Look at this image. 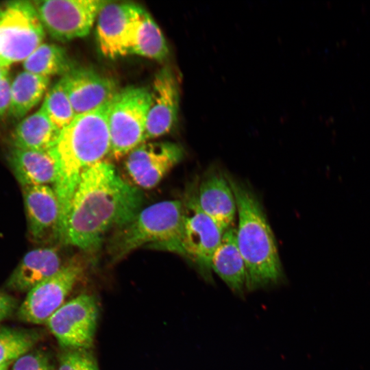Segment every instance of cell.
Returning a JSON list of instances; mask_svg holds the SVG:
<instances>
[{
  "mask_svg": "<svg viewBox=\"0 0 370 370\" xmlns=\"http://www.w3.org/2000/svg\"><path fill=\"white\" fill-rule=\"evenodd\" d=\"M143 194L106 160L82 176L69 208L62 243L93 253L108 233L130 221L141 210Z\"/></svg>",
  "mask_w": 370,
  "mask_h": 370,
  "instance_id": "obj_1",
  "label": "cell"
},
{
  "mask_svg": "<svg viewBox=\"0 0 370 370\" xmlns=\"http://www.w3.org/2000/svg\"><path fill=\"white\" fill-rule=\"evenodd\" d=\"M110 102L77 115L61 131L49 150L56 164V181L53 188L60 206L59 241L62 243L71 202L82 175L110 153Z\"/></svg>",
  "mask_w": 370,
  "mask_h": 370,
  "instance_id": "obj_2",
  "label": "cell"
},
{
  "mask_svg": "<svg viewBox=\"0 0 370 370\" xmlns=\"http://www.w3.org/2000/svg\"><path fill=\"white\" fill-rule=\"evenodd\" d=\"M226 176L236 203V242L246 267L247 291L275 285L282 280L283 271L264 209L249 186L232 176Z\"/></svg>",
  "mask_w": 370,
  "mask_h": 370,
  "instance_id": "obj_3",
  "label": "cell"
},
{
  "mask_svg": "<svg viewBox=\"0 0 370 370\" xmlns=\"http://www.w3.org/2000/svg\"><path fill=\"white\" fill-rule=\"evenodd\" d=\"M183 206L180 199L166 200L142 210L113 232L108 241L112 261H119L142 247L182 256Z\"/></svg>",
  "mask_w": 370,
  "mask_h": 370,
  "instance_id": "obj_4",
  "label": "cell"
},
{
  "mask_svg": "<svg viewBox=\"0 0 370 370\" xmlns=\"http://www.w3.org/2000/svg\"><path fill=\"white\" fill-rule=\"evenodd\" d=\"M150 98L148 88L130 86L119 90L111 100L108 113L110 153L114 158L127 156L145 143Z\"/></svg>",
  "mask_w": 370,
  "mask_h": 370,
  "instance_id": "obj_5",
  "label": "cell"
},
{
  "mask_svg": "<svg viewBox=\"0 0 370 370\" xmlns=\"http://www.w3.org/2000/svg\"><path fill=\"white\" fill-rule=\"evenodd\" d=\"M45 34L32 1H11L0 5V60L5 66L23 62L43 43Z\"/></svg>",
  "mask_w": 370,
  "mask_h": 370,
  "instance_id": "obj_6",
  "label": "cell"
},
{
  "mask_svg": "<svg viewBox=\"0 0 370 370\" xmlns=\"http://www.w3.org/2000/svg\"><path fill=\"white\" fill-rule=\"evenodd\" d=\"M182 201V256L195 266L206 281L212 282L211 260L224 231L199 206L196 182L187 186Z\"/></svg>",
  "mask_w": 370,
  "mask_h": 370,
  "instance_id": "obj_7",
  "label": "cell"
},
{
  "mask_svg": "<svg viewBox=\"0 0 370 370\" xmlns=\"http://www.w3.org/2000/svg\"><path fill=\"white\" fill-rule=\"evenodd\" d=\"M40 22L52 38L68 42L87 36L102 7V0L32 1Z\"/></svg>",
  "mask_w": 370,
  "mask_h": 370,
  "instance_id": "obj_8",
  "label": "cell"
},
{
  "mask_svg": "<svg viewBox=\"0 0 370 370\" xmlns=\"http://www.w3.org/2000/svg\"><path fill=\"white\" fill-rule=\"evenodd\" d=\"M98 318L99 307L95 297L82 293L66 301L45 324L64 349H90Z\"/></svg>",
  "mask_w": 370,
  "mask_h": 370,
  "instance_id": "obj_9",
  "label": "cell"
},
{
  "mask_svg": "<svg viewBox=\"0 0 370 370\" xmlns=\"http://www.w3.org/2000/svg\"><path fill=\"white\" fill-rule=\"evenodd\" d=\"M84 264L73 258L53 275L27 292L18 310V318L33 324H43L66 301V298L82 278Z\"/></svg>",
  "mask_w": 370,
  "mask_h": 370,
  "instance_id": "obj_10",
  "label": "cell"
},
{
  "mask_svg": "<svg viewBox=\"0 0 370 370\" xmlns=\"http://www.w3.org/2000/svg\"><path fill=\"white\" fill-rule=\"evenodd\" d=\"M183 148L171 142H145L132 150L125 160V169L138 188L156 187L183 158Z\"/></svg>",
  "mask_w": 370,
  "mask_h": 370,
  "instance_id": "obj_11",
  "label": "cell"
},
{
  "mask_svg": "<svg viewBox=\"0 0 370 370\" xmlns=\"http://www.w3.org/2000/svg\"><path fill=\"white\" fill-rule=\"evenodd\" d=\"M145 142L169 133L177 120L179 83L173 70L162 68L155 75L150 90Z\"/></svg>",
  "mask_w": 370,
  "mask_h": 370,
  "instance_id": "obj_12",
  "label": "cell"
},
{
  "mask_svg": "<svg viewBox=\"0 0 370 370\" xmlns=\"http://www.w3.org/2000/svg\"><path fill=\"white\" fill-rule=\"evenodd\" d=\"M61 79L76 116L110 101L119 90L113 79L87 67L75 66Z\"/></svg>",
  "mask_w": 370,
  "mask_h": 370,
  "instance_id": "obj_13",
  "label": "cell"
},
{
  "mask_svg": "<svg viewBox=\"0 0 370 370\" xmlns=\"http://www.w3.org/2000/svg\"><path fill=\"white\" fill-rule=\"evenodd\" d=\"M138 5L108 1L97 17V40L103 56L115 59L128 54L130 26Z\"/></svg>",
  "mask_w": 370,
  "mask_h": 370,
  "instance_id": "obj_14",
  "label": "cell"
},
{
  "mask_svg": "<svg viewBox=\"0 0 370 370\" xmlns=\"http://www.w3.org/2000/svg\"><path fill=\"white\" fill-rule=\"evenodd\" d=\"M29 232L36 241H59L60 206L53 187L47 185L23 187Z\"/></svg>",
  "mask_w": 370,
  "mask_h": 370,
  "instance_id": "obj_15",
  "label": "cell"
},
{
  "mask_svg": "<svg viewBox=\"0 0 370 370\" xmlns=\"http://www.w3.org/2000/svg\"><path fill=\"white\" fill-rule=\"evenodd\" d=\"M197 199L201 210L223 231L232 226L237 208L226 174L217 169L208 170L197 184Z\"/></svg>",
  "mask_w": 370,
  "mask_h": 370,
  "instance_id": "obj_16",
  "label": "cell"
},
{
  "mask_svg": "<svg viewBox=\"0 0 370 370\" xmlns=\"http://www.w3.org/2000/svg\"><path fill=\"white\" fill-rule=\"evenodd\" d=\"M63 264L57 248L34 249L22 258L9 278L7 286L16 291L28 292L56 274Z\"/></svg>",
  "mask_w": 370,
  "mask_h": 370,
  "instance_id": "obj_17",
  "label": "cell"
},
{
  "mask_svg": "<svg viewBox=\"0 0 370 370\" xmlns=\"http://www.w3.org/2000/svg\"><path fill=\"white\" fill-rule=\"evenodd\" d=\"M8 162L16 180L23 187L47 185L56 181V164L50 151L13 147Z\"/></svg>",
  "mask_w": 370,
  "mask_h": 370,
  "instance_id": "obj_18",
  "label": "cell"
},
{
  "mask_svg": "<svg viewBox=\"0 0 370 370\" xmlns=\"http://www.w3.org/2000/svg\"><path fill=\"white\" fill-rule=\"evenodd\" d=\"M211 269L236 295L242 297L247 291V272L236 242V229L226 230L214 251Z\"/></svg>",
  "mask_w": 370,
  "mask_h": 370,
  "instance_id": "obj_19",
  "label": "cell"
},
{
  "mask_svg": "<svg viewBox=\"0 0 370 370\" xmlns=\"http://www.w3.org/2000/svg\"><path fill=\"white\" fill-rule=\"evenodd\" d=\"M128 54L157 61L165 60L169 53L166 39L151 15L138 5L128 36Z\"/></svg>",
  "mask_w": 370,
  "mask_h": 370,
  "instance_id": "obj_20",
  "label": "cell"
},
{
  "mask_svg": "<svg viewBox=\"0 0 370 370\" xmlns=\"http://www.w3.org/2000/svg\"><path fill=\"white\" fill-rule=\"evenodd\" d=\"M60 132L40 108L20 120L12 132L11 143L14 148L48 151Z\"/></svg>",
  "mask_w": 370,
  "mask_h": 370,
  "instance_id": "obj_21",
  "label": "cell"
},
{
  "mask_svg": "<svg viewBox=\"0 0 370 370\" xmlns=\"http://www.w3.org/2000/svg\"><path fill=\"white\" fill-rule=\"evenodd\" d=\"M50 78L26 71L18 73L11 81L10 101L8 115L21 120L43 99Z\"/></svg>",
  "mask_w": 370,
  "mask_h": 370,
  "instance_id": "obj_22",
  "label": "cell"
},
{
  "mask_svg": "<svg viewBox=\"0 0 370 370\" xmlns=\"http://www.w3.org/2000/svg\"><path fill=\"white\" fill-rule=\"evenodd\" d=\"M22 65L24 71L49 78L62 77L76 66L64 48L46 42L38 46Z\"/></svg>",
  "mask_w": 370,
  "mask_h": 370,
  "instance_id": "obj_23",
  "label": "cell"
},
{
  "mask_svg": "<svg viewBox=\"0 0 370 370\" xmlns=\"http://www.w3.org/2000/svg\"><path fill=\"white\" fill-rule=\"evenodd\" d=\"M40 110L60 131L76 116L61 78L48 89Z\"/></svg>",
  "mask_w": 370,
  "mask_h": 370,
  "instance_id": "obj_24",
  "label": "cell"
},
{
  "mask_svg": "<svg viewBox=\"0 0 370 370\" xmlns=\"http://www.w3.org/2000/svg\"><path fill=\"white\" fill-rule=\"evenodd\" d=\"M38 341L39 334L35 331L0 327V365L14 362Z\"/></svg>",
  "mask_w": 370,
  "mask_h": 370,
  "instance_id": "obj_25",
  "label": "cell"
},
{
  "mask_svg": "<svg viewBox=\"0 0 370 370\" xmlns=\"http://www.w3.org/2000/svg\"><path fill=\"white\" fill-rule=\"evenodd\" d=\"M57 370H99L89 349H65L60 356Z\"/></svg>",
  "mask_w": 370,
  "mask_h": 370,
  "instance_id": "obj_26",
  "label": "cell"
},
{
  "mask_svg": "<svg viewBox=\"0 0 370 370\" xmlns=\"http://www.w3.org/2000/svg\"><path fill=\"white\" fill-rule=\"evenodd\" d=\"M10 370H55L46 353L41 351L28 352L14 361Z\"/></svg>",
  "mask_w": 370,
  "mask_h": 370,
  "instance_id": "obj_27",
  "label": "cell"
},
{
  "mask_svg": "<svg viewBox=\"0 0 370 370\" xmlns=\"http://www.w3.org/2000/svg\"><path fill=\"white\" fill-rule=\"evenodd\" d=\"M11 81L10 75L0 80V121L8 113Z\"/></svg>",
  "mask_w": 370,
  "mask_h": 370,
  "instance_id": "obj_28",
  "label": "cell"
},
{
  "mask_svg": "<svg viewBox=\"0 0 370 370\" xmlns=\"http://www.w3.org/2000/svg\"><path fill=\"white\" fill-rule=\"evenodd\" d=\"M16 307L15 299L0 291V322L8 317Z\"/></svg>",
  "mask_w": 370,
  "mask_h": 370,
  "instance_id": "obj_29",
  "label": "cell"
},
{
  "mask_svg": "<svg viewBox=\"0 0 370 370\" xmlns=\"http://www.w3.org/2000/svg\"><path fill=\"white\" fill-rule=\"evenodd\" d=\"M9 76V67L0 66V80Z\"/></svg>",
  "mask_w": 370,
  "mask_h": 370,
  "instance_id": "obj_30",
  "label": "cell"
},
{
  "mask_svg": "<svg viewBox=\"0 0 370 370\" xmlns=\"http://www.w3.org/2000/svg\"><path fill=\"white\" fill-rule=\"evenodd\" d=\"M11 363H5L0 365V370H9V367Z\"/></svg>",
  "mask_w": 370,
  "mask_h": 370,
  "instance_id": "obj_31",
  "label": "cell"
},
{
  "mask_svg": "<svg viewBox=\"0 0 370 370\" xmlns=\"http://www.w3.org/2000/svg\"><path fill=\"white\" fill-rule=\"evenodd\" d=\"M0 66H5L2 64L1 60H0ZM6 67H7V66H6Z\"/></svg>",
  "mask_w": 370,
  "mask_h": 370,
  "instance_id": "obj_32",
  "label": "cell"
}]
</instances>
